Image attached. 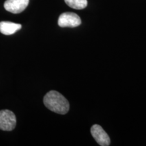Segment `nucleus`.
I'll return each mask as SVG.
<instances>
[{"mask_svg":"<svg viewBox=\"0 0 146 146\" xmlns=\"http://www.w3.org/2000/svg\"><path fill=\"white\" fill-rule=\"evenodd\" d=\"M91 133L97 143L101 146H108L110 144V139L101 126L94 125L91 129Z\"/></svg>","mask_w":146,"mask_h":146,"instance_id":"20e7f679","label":"nucleus"},{"mask_svg":"<svg viewBox=\"0 0 146 146\" xmlns=\"http://www.w3.org/2000/svg\"><path fill=\"white\" fill-rule=\"evenodd\" d=\"M60 27H71L74 28L79 26L81 24V20L76 14L72 12H64L59 16L58 21Z\"/></svg>","mask_w":146,"mask_h":146,"instance_id":"7ed1b4c3","label":"nucleus"},{"mask_svg":"<svg viewBox=\"0 0 146 146\" xmlns=\"http://www.w3.org/2000/svg\"><path fill=\"white\" fill-rule=\"evenodd\" d=\"M46 108L52 112L60 114H66L69 110V102L61 94L56 91H50L43 98Z\"/></svg>","mask_w":146,"mask_h":146,"instance_id":"f257e3e1","label":"nucleus"},{"mask_svg":"<svg viewBox=\"0 0 146 146\" xmlns=\"http://www.w3.org/2000/svg\"><path fill=\"white\" fill-rule=\"evenodd\" d=\"M16 125L15 114L8 110H0V129L2 131H11Z\"/></svg>","mask_w":146,"mask_h":146,"instance_id":"f03ea898","label":"nucleus"},{"mask_svg":"<svg viewBox=\"0 0 146 146\" xmlns=\"http://www.w3.org/2000/svg\"><path fill=\"white\" fill-rule=\"evenodd\" d=\"M29 3V0H6L4 8L11 13L19 14L27 8Z\"/></svg>","mask_w":146,"mask_h":146,"instance_id":"39448f33","label":"nucleus"},{"mask_svg":"<svg viewBox=\"0 0 146 146\" xmlns=\"http://www.w3.org/2000/svg\"><path fill=\"white\" fill-rule=\"evenodd\" d=\"M22 28L21 24L12 23V22H0V33L5 35H11L15 33Z\"/></svg>","mask_w":146,"mask_h":146,"instance_id":"423d86ee","label":"nucleus"},{"mask_svg":"<svg viewBox=\"0 0 146 146\" xmlns=\"http://www.w3.org/2000/svg\"><path fill=\"white\" fill-rule=\"evenodd\" d=\"M65 3L69 7L76 10H82L87 5V0H64Z\"/></svg>","mask_w":146,"mask_h":146,"instance_id":"0eeeda50","label":"nucleus"}]
</instances>
